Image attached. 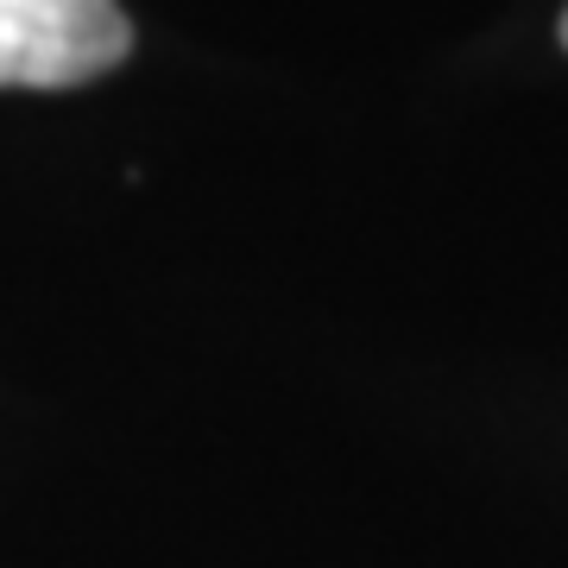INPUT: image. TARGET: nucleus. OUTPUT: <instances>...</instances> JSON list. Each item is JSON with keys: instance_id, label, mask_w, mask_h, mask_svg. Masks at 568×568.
Here are the masks:
<instances>
[{"instance_id": "f257e3e1", "label": "nucleus", "mask_w": 568, "mask_h": 568, "mask_svg": "<svg viewBox=\"0 0 568 568\" xmlns=\"http://www.w3.org/2000/svg\"><path fill=\"white\" fill-rule=\"evenodd\" d=\"M114 0H0V89H77L126 58Z\"/></svg>"}, {"instance_id": "f03ea898", "label": "nucleus", "mask_w": 568, "mask_h": 568, "mask_svg": "<svg viewBox=\"0 0 568 568\" xmlns=\"http://www.w3.org/2000/svg\"><path fill=\"white\" fill-rule=\"evenodd\" d=\"M562 44H568V13H562Z\"/></svg>"}]
</instances>
